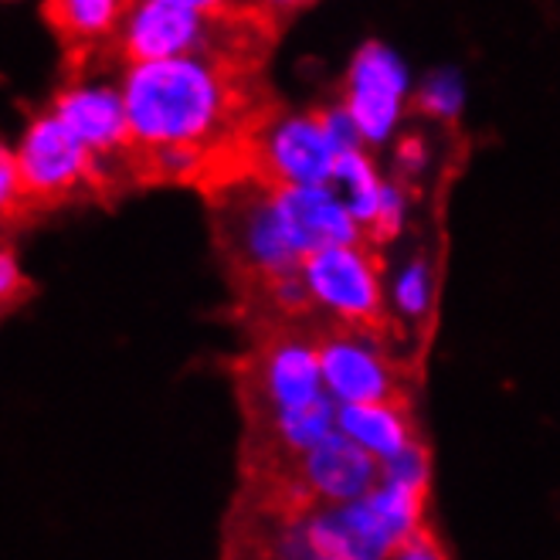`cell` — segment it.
Masks as SVG:
<instances>
[{"label": "cell", "instance_id": "6da1fadb", "mask_svg": "<svg viewBox=\"0 0 560 560\" xmlns=\"http://www.w3.org/2000/svg\"><path fill=\"white\" fill-rule=\"evenodd\" d=\"M133 187L187 184L201 194L248 177L255 137L282 116L266 69L171 58L122 69Z\"/></svg>", "mask_w": 560, "mask_h": 560}, {"label": "cell", "instance_id": "7a4b0ae2", "mask_svg": "<svg viewBox=\"0 0 560 560\" xmlns=\"http://www.w3.org/2000/svg\"><path fill=\"white\" fill-rule=\"evenodd\" d=\"M211 228L235 289L300 269V255L285 242L276 211V190L252 177L208 190Z\"/></svg>", "mask_w": 560, "mask_h": 560}, {"label": "cell", "instance_id": "3957f363", "mask_svg": "<svg viewBox=\"0 0 560 560\" xmlns=\"http://www.w3.org/2000/svg\"><path fill=\"white\" fill-rule=\"evenodd\" d=\"M381 269V255L360 245L323 248L300 261V276L316 313L323 316V329H340V334L377 347L394 337V316L384 303Z\"/></svg>", "mask_w": 560, "mask_h": 560}, {"label": "cell", "instance_id": "277c9868", "mask_svg": "<svg viewBox=\"0 0 560 560\" xmlns=\"http://www.w3.org/2000/svg\"><path fill=\"white\" fill-rule=\"evenodd\" d=\"M245 421L269 418L319 398L316 329L310 326H261L252 329V347L235 364Z\"/></svg>", "mask_w": 560, "mask_h": 560}, {"label": "cell", "instance_id": "5b68a950", "mask_svg": "<svg viewBox=\"0 0 560 560\" xmlns=\"http://www.w3.org/2000/svg\"><path fill=\"white\" fill-rule=\"evenodd\" d=\"M14 174L24 221L95 197V174L85 150L51 113L31 119L14 153Z\"/></svg>", "mask_w": 560, "mask_h": 560}, {"label": "cell", "instance_id": "8992f818", "mask_svg": "<svg viewBox=\"0 0 560 560\" xmlns=\"http://www.w3.org/2000/svg\"><path fill=\"white\" fill-rule=\"evenodd\" d=\"M316 360L323 390L334 401L411 408V374L394 364L384 347L340 334V329H319Z\"/></svg>", "mask_w": 560, "mask_h": 560}, {"label": "cell", "instance_id": "52a82bcc", "mask_svg": "<svg viewBox=\"0 0 560 560\" xmlns=\"http://www.w3.org/2000/svg\"><path fill=\"white\" fill-rule=\"evenodd\" d=\"M337 150L329 143L319 106L300 116H276L252 143L248 177L266 187H326Z\"/></svg>", "mask_w": 560, "mask_h": 560}, {"label": "cell", "instance_id": "ba28073f", "mask_svg": "<svg viewBox=\"0 0 560 560\" xmlns=\"http://www.w3.org/2000/svg\"><path fill=\"white\" fill-rule=\"evenodd\" d=\"M381 486V463L343 435H329L295 458L289 476V500L300 516L368 500Z\"/></svg>", "mask_w": 560, "mask_h": 560}, {"label": "cell", "instance_id": "9c48e42d", "mask_svg": "<svg viewBox=\"0 0 560 560\" xmlns=\"http://www.w3.org/2000/svg\"><path fill=\"white\" fill-rule=\"evenodd\" d=\"M133 0H48L42 14L65 48V82H82L98 65H122L119 38Z\"/></svg>", "mask_w": 560, "mask_h": 560}, {"label": "cell", "instance_id": "30bf717a", "mask_svg": "<svg viewBox=\"0 0 560 560\" xmlns=\"http://www.w3.org/2000/svg\"><path fill=\"white\" fill-rule=\"evenodd\" d=\"M405 92H408L405 65L394 58L390 48L371 42L357 51L350 65L340 109L350 116L360 140L381 147L390 137V129L398 126V116L405 109Z\"/></svg>", "mask_w": 560, "mask_h": 560}, {"label": "cell", "instance_id": "8fae6325", "mask_svg": "<svg viewBox=\"0 0 560 560\" xmlns=\"http://www.w3.org/2000/svg\"><path fill=\"white\" fill-rule=\"evenodd\" d=\"M276 211L282 221L285 242L306 258L323 248L360 245L357 224L350 221L340 197L329 187H272Z\"/></svg>", "mask_w": 560, "mask_h": 560}, {"label": "cell", "instance_id": "7c38bea8", "mask_svg": "<svg viewBox=\"0 0 560 560\" xmlns=\"http://www.w3.org/2000/svg\"><path fill=\"white\" fill-rule=\"evenodd\" d=\"M337 435L374 455L377 463L418 445L411 408L398 405H337Z\"/></svg>", "mask_w": 560, "mask_h": 560}, {"label": "cell", "instance_id": "4fadbf2b", "mask_svg": "<svg viewBox=\"0 0 560 560\" xmlns=\"http://www.w3.org/2000/svg\"><path fill=\"white\" fill-rule=\"evenodd\" d=\"M329 184H334L329 190L340 197V205L357 224V235H364L381 208V194H384V180L377 177L371 156L364 150L340 153L334 160V171H329Z\"/></svg>", "mask_w": 560, "mask_h": 560}, {"label": "cell", "instance_id": "5bb4252c", "mask_svg": "<svg viewBox=\"0 0 560 560\" xmlns=\"http://www.w3.org/2000/svg\"><path fill=\"white\" fill-rule=\"evenodd\" d=\"M463 79L455 72H435L415 92L411 109L428 119H455V113L463 109Z\"/></svg>", "mask_w": 560, "mask_h": 560}, {"label": "cell", "instance_id": "9a60e30c", "mask_svg": "<svg viewBox=\"0 0 560 560\" xmlns=\"http://www.w3.org/2000/svg\"><path fill=\"white\" fill-rule=\"evenodd\" d=\"M428 300H432V282H428V266L418 258L405 269V276L398 282V306L411 319H421L428 313Z\"/></svg>", "mask_w": 560, "mask_h": 560}, {"label": "cell", "instance_id": "2e32d148", "mask_svg": "<svg viewBox=\"0 0 560 560\" xmlns=\"http://www.w3.org/2000/svg\"><path fill=\"white\" fill-rule=\"evenodd\" d=\"M27 295H31V282L21 276L14 252L0 248V316L11 313L14 306H21Z\"/></svg>", "mask_w": 560, "mask_h": 560}, {"label": "cell", "instance_id": "e0dca14e", "mask_svg": "<svg viewBox=\"0 0 560 560\" xmlns=\"http://www.w3.org/2000/svg\"><path fill=\"white\" fill-rule=\"evenodd\" d=\"M21 224V197H18V174H14V153L0 147V224Z\"/></svg>", "mask_w": 560, "mask_h": 560}, {"label": "cell", "instance_id": "ac0fdd59", "mask_svg": "<svg viewBox=\"0 0 560 560\" xmlns=\"http://www.w3.org/2000/svg\"><path fill=\"white\" fill-rule=\"evenodd\" d=\"M387 560H448V557H445L439 537H435L432 530H428V523H424L415 537H408L405 544L394 547V550L387 553Z\"/></svg>", "mask_w": 560, "mask_h": 560}, {"label": "cell", "instance_id": "d6986e66", "mask_svg": "<svg viewBox=\"0 0 560 560\" xmlns=\"http://www.w3.org/2000/svg\"><path fill=\"white\" fill-rule=\"evenodd\" d=\"M424 163V147H421V140L418 137H405V143H401V167L408 171H418Z\"/></svg>", "mask_w": 560, "mask_h": 560}, {"label": "cell", "instance_id": "ffe728a7", "mask_svg": "<svg viewBox=\"0 0 560 560\" xmlns=\"http://www.w3.org/2000/svg\"><path fill=\"white\" fill-rule=\"evenodd\" d=\"M340 560H347V557H340Z\"/></svg>", "mask_w": 560, "mask_h": 560}]
</instances>
